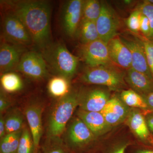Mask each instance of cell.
<instances>
[{
	"label": "cell",
	"mask_w": 153,
	"mask_h": 153,
	"mask_svg": "<svg viewBox=\"0 0 153 153\" xmlns=\"http://www.w3.org/2000/svg\"><path fill=\"white\" fill-rule=\"evenodd\" d=\"M22 130L7 134L0 142L1 153H17Z\"/></svg>",
	"instance_id": "603a6c76"
},
{
	"label": "cell",
	"mask_w": 153,
	"mask_h": 153,
	"mask_svg": "<svg viewBox=\"0 0 153 153\" xmlns=\"http://www.w3.org/2000/svg\"><path fill=\"white\" fill-rule=\"evenodd\" d=\"M79 105V93L70 92L60 98L50 115L48 123V135L59 137L66 129L67 123Z\"/></svg>",
	"instance_id": "3957f363"
},
{
	"label": "cell",
	"mask_w": 153,
	"mask_h": 153,
	"mask_svg": "<svg viewBox=\"0 0 153 153\" xmlns=\"http://www.w3.org/2000/svg\"><path fill=\"white\" fill-rule=\"evenodd\" d=\"M142 96L147 103L151 111L153 112V91L147 94L142 95Z\"/></svg>",
	"instance_id": "d6a6232c"
},
{
	"label": "cell",
	"mask_w": 153,
	"mask_h": 153,
	"mask_svg": "<svg viewBox=\"0 0 153 153\" xmlns=\"http://www.w3.org/2000/svg\"><path fill=\"white\" fill-rule=\"evenodd\" d=\"M131 109L121 100L117 97L110 99L101 111L107 123L111 127L114 126L125 121Z\"/></svg>",
	"instance_id": "4fadbf2b"
},
{
	"label": "cell",
	"mask_w": 153,
	"mask_h": 153,
	"mask_svg": "<svg viewBox=\"0 0 153 153\" xmlns=\"http://www.w3.org/2000/svg\"><path fill=\"white\" fill-rule=\"evenodd\" d=\"M126 121L127 125L137 137L143 141L153 145V137L142 113L137 109L131 110Z\"/></svg>",
	"instance_id": "2e32d148"
},
{
	"label": "cell",
	"mask_w": 153,
	"mask_h": 153,
	"mask_svg": "<svg viewBox=\"0 0 153 153\" xmlns=\"http://www.w3.org/2000/svg\"><path fill=\"white\" fill-rule=\"evenodd\" d=\"M137 153H153V151L142 150L139 151Z\"/></svg>",
	"instance_id": "74e56055"
},
{
	"label": "cell",
	"mask_w": 153,
	"mask_h": 153,
	"mask_svg": "<svg viewBox=\"0 0 153 153\" xmlns=\"http://www.w3.org/2000/svg\"><path fill=\"white\" fill-rule=\"evenodd\" d=\"M78 30L79 38L83 44L100 39L95 22L81 20Z\"/></svg>",
	"instance_id": "7402d4cb"
},
{
	"label": "cell",
	"mask_w": 153,
	"mask_h": 153,
	"mask_svg": "<svg viewBox=\"0 0 153 153\" xmlns=\"http://www.w3.org/2000/svg\"><path fill=\"white\" fill-rule=\"evenodd\" d=\"M140 12L138 10L134 11L127 20V25L129 29L134 33L140 31Z\"/></svg>",
	"instance_id": "f1b7e54d"
},
{
	"label": "cell",
	"mask_w": 153,
	"mask_h": 153,
	"mask_svg": "<svg viewBox=\"0 0 153 153\" xmlns=\"http://www.w3.org/2000/svg\"><path fill=\"white\" fill-rule=\"evenodd\" d=\"M25 114L30 126L36 152L38 149L42 134V110L38 105H30L26 108Z\"/></svg>",
	"instance_id": "ac0fdd59"
},
{
	"label": "cell",
	"mask_w": 153,
	"mask_h": 153,
	"mask_svg": "<svg viewBox=\"0 0 153 153\" xmlns=\"http://www.w3.org/2000/svg\"><path fill=\"white\" fill-rule=\"evenodd\" d=\"M100 39L106 44L116 36L118 21L107 5L102 4L101 13L95 22Z\"/></svg>",
	"instance_id": "8fae6325"
},
{
	"label": "cell",
	"mask_w": 153,
	"mask_h": 153,
	"mask_svg": "<svg viewBox=\"0 0 153 153\" xmlns=\"http://www.w3.org/2000/svg\"><path fill=\"white\" fill-rule=\"evenodd\" d=\"M77 116L86 125L96 137L105 134L111 128L101 112H93L79 109Z\"/></svg>",
	"instance_id": "e0dca14e"
},
{
	"label": "cell",
	"mask_w": 153,
	"mask_h": 153,
	"mask_svg": "<svg viewBox=\"0 0 153 153\" xmlns=\"http://www.w3.org/2000/svg\"><path fill=\"white\" fill-rule=\"evenodd\" d=\"M35 152V146L31 132L25 128L22 130L17 153H34Z\"/></svg>",
	"instance_id": "4316f807"
},
{
	"label": "cell",
	"mask_w": 153,
	"mask_h": 153,
	"mask_svg": "<svg viewBox=\"0 0 153 153\" xmlns=\"http://www.w3.org/2000/svg\"><path fill=\"white\" fill-rule=\"evenodd\" d=\"M10 105V102L4 93L1 91L0 95V111L3 112Z\"/></svg>",
	"instance_id": "1f68e13d"
},
{
	"label": "cell",
	"mask_w": 153,
	"mask_h": 153,
	"mask_svg": "<svg viewBox=\"0 0 153 153\" xmlns=\"http://www.w3.org/2000/svg\"><path fill=\"white\" fill-rule=\"evenodd\" d=\"M121 100L128 106L152 112L143 97L133 89L123 91L121 94Z\"/></svg>",
	"instance_id": "44dd1931"
},
{
	"label": "cell",
	"mask_w": 153,
	"mask_h": 153,
	"mask_svg": "<svg viewBox=\"0 0 153 153\" xmlns=\"http://www.w3.org/2000/svg\"><path fill=\"white\" fill-rule=\"evenodd\" d=\"M4 41L26 47L33 44L28 30L19 17L9 11L3 20Z\"/></svg>",
	"instance_id": "5b68a950"
},
{
	"label": "cell",
	"mask_w": 153,
	"mask_h": 153,
	"mask_svg": "<svg viewBox=\"0 0 153 153\" xmlns=\"http://www.w3.org/2000/svg\"><path fill=\"white\" fill-rule=\"evenodd\" d=\"M48 89L52 96L62 98L70 92L69 79L59 75L54 76L49 81Z\"/></svg>",
	"instance_id": "ffe728a7"
},
{
	"label": "cell",
	"mask_w": 153,
	"mask_h": 153,
	"mask_svg": "<svg viewBox=\"0 0 153 153\" xmlns=\"http://www.w3.org/2000/svg\"><path fill=\"white\" fill-rule=\"evenodd\" d=\"M2 87L8 92H15L22 89L23 83L22 79L18 74L12 72L3 74L1 77Z\"/></svg>",
	"instance_id": "cb8c5ba5"
},
{
	"label": "cell",
	"mask_w": 153,
	"mask_h": 153,
	"mask_svg": "<svg viewBox=\"0 0 153 153\" xmlns=\"http://www.w3.org/2000/svg\"><path fill=\"white\" fill-rule=\"evenodd\" d=\"M81 54L89 67L108 66L112 62L110 58L107 44L100 39L83 44Z\"/></svg>",
	"instance_id": "ba28073f"
},
{
	"label": "cell",
	"mask_w": 153,
	"mask_h": 153,
	"mask_svg": "<svg viewBox=\"0 0 153 153\" xmlns=\"http://www.w3.org/2000/svg\"><path fill=\"white\" fill-rule=\"evenodd\" d=\"M128 144L124 145L123 146L121 147L120 148L116 151L114 153H125V152L126 148L127 147Z\"/></svg>",
	"instance_id": "8d00e7d4"
},
{
	"label": "cell",
	"mask_w": 153,
	"mask_h": 153,
	"mask_svg": "<svg viewBox=\"0 0 153 153\" xmlns=\"http://www.w3.org/2000/svg\"><path fill=\"white\" fill-rule=\"evenodd\" d=\"M107 46L112 62L122 68L128 69L131 68V52L121 39L116 36L109 41Z\"/></svg>",
	"instance_id": "5bb4252c"
},
{
	"label": "cell",
	"mask_w": 153,
	"mask_h": 153,
	"mask_svg": "<svg viewBox=\"0 0 153 153\" xmlns=\"http://www.w3.org/2000/svg\"><path fill=\"white\" fill-rule=\"evenodd\" d=\"M109 94L101 88H92L79 93V109L93 112H101L109 100Z\"/></svg>",
	"instance_id": "30bf717a"
},
{
	"label": "cell",
	"mask_w": 153,
	"mask_h": 153,
	"mask_svg": "<svg viewBox=\"0 0 153 153\" xmlns=\"http://www.w3.org/2000/svg\"><path fill=\"white\" fill-rule=\"evenodd\" d=\"M140 31L149 39L150 35L151 28L149 21L147 17L141 13Z\"/></svg>",
	"instance_id": "4dcf8cb0"
},
{
	"label": "cell",
	"mask_w": 153,
	"mask_h": 153,
	"mask_svg": "<svg viewBox=\"0 0 153 153\" xmlns=\"http://www.w3.org/2000/svg\"><path fill=\"white\" fill-rule=\"evenodd\" d=\"M81 78L85 83L104 85L112 90H119L125 85L122 73L107 66L88 67Z\"/></svg>",
	"instance_id": "277c9868"
},
{
	"label": "cell",
	"mask_w": 153,
	"mask_h": 153,
	"mask_svg": "<svg viewBox=\"0 0 153 153\" xmlns=\"http://www.w3.org/2000/svg\"><path fill=\"white\" fill-rule=\"evenodd\" d=\"M24 118L21 112L14 111L5 119L6 134L22 130Z\"/></svg>",
	"instance_id": "484cf974"
},
{
	"label": "cell",
	"mask_w": 153,
	"mask_h": 153,
	"mask_svg": "<svg viewBox=\"0 0 153 153\" xmlns=\"http://www.w3.org/2000/svg\"><path fill=\"white\" fill-rule=\"evenodd\" d=\"M126 80L133 90L140 95L146 94L153 91V80L133 68L128 69Z\"/></svg>",
	"instance_id": "d6986e66"
},
{
	"label": "cell",
	"mask_w": 153,
	"mask_h": 153,
	"mask_svg": "<svg viewBox=\"0 0 153 153\" xmlns=\"http://www.w3.org/2000/svg\"><path fill=\"white\" fill-rule=\"evenodd\" d=\"M95 136L82 120L77 117L71 123L66 134V142L72 147H80L90 143Z\"/></svg>",
	"instance_id": "7c38bea8"
},
{
	"label": "cell",
	"mask_w": 153,
	"mask_h": 153,
	"mask_svg": "<svg viewBox=\"0 0 153 153\" xmlns=\"http://www.w3.org/2000/svg\"><path fill=\"white\" fill-rule=\"evenodd\" d=\"M47 68L41 53L27 51L22 56L16 70L33 79H41L48 76Z\"/></svg>",
	"instance_id": "8992f818"
},
{
	"label": "cell",
	"mask_w": 153,
	"mask_h": 153,
	"mask_svg": "<svg viewBox=\"0 0 153 153\" xmlns=\"http://www.w3.org/2000/svg\"><path fill=\"white\" fill-rule=\"evenodd\" d=\"M83 1L70 0L64 3L61 10V27L66 35L73 37L77 32L82 18Z\"/></svg>",
	"instance_id": "52a82bcc"
},
{
	"label": "cell",
	"mask_w": 153,
	"mask_h": 153,
	"mask_svg": "<svg viewBox=\"0 0 153 153\" xmlns=\"http://www.w3.org/2000/svg\"><path fill=\"white\" fill-rule=\"evenodd\" d=\"M138 10L149 19L150 25L151 32L148 39L153 41V4L147 1H146L140 5Z\"/></svg>",
	"instance_id": "83f0119b"
},
{
	"label": "cell",
	"mask_w": 153,
	"mask_h": 153,
	"mask_svg": "<svg viewBox=\"0 0 153 153\" xmlns=\"http://www.w3.org/2000/svg\"><path fill=\"white\" fill-rule=\"evenodd\" d=\"M46 153H67V152L62 147L55 146L49 149Z\"/></svg>",
	"instance_id": "d590c367"
},
{
	"label": "cell",
	"mask_w": 153,
	"mask_h": 153,
	"mask_svg": "<svg viewBox=\"0 0 153 153\" xmlns=\"http://www.w3.org/2000/svg\"><path fill=\"white\" fill-rule=\"evenodd\" d=\"M149 67L153 76V41L147 39L143 42Z\"/></svg>",
	"instance_id": "f546056e"
},
{
	"label": "cell",
	"mask_w": 153,
	"mask_h": 153,
	"mask_svg": "<svg viewBox=\"0 0 153 153\" xmlns=\"http://www.w3.org/2000/svg\"><path fill=\"white\" fill-rule=\"evenodd\" d=\"M122 41L128 47L131 52V68L145 74L153 80V76L148 65L143 43L133 40H122Z\"/></svg>",
	"instance_id": "9a60e30c"
},
{
	"label": "cell",
	"mask_w": 153,
	"mask_h": 153,
	"mask_svg": "<svg viewBox=\"0 0 153 153\" xmlns=\"http://www.w3.org/2000/svg\"><path fill=\"white\" fill-rule=\"evenodd\" d=\"M26 47L2 41L0 47V69L4 74L16 69Z\"/></svg>",
	"instance_id": "9c48e42d"
},
{
	"label": "cell",
	"mask_w": 153,
	"mask_h": 153,
	"mask_svg": "<svg viewBox=\"0 0 153 153\" xmlns=\"http://www.w3.org/2000/svg\"><path fill=\"white\" fill-rule=\"evenodd\" d=\"M47 66L57 75L70 79L76 73L78 64L77 57L60 42H52L41 51Z\"/></svg>",
	"instance_id": "7a4b0ae2"
},
{
	"label": "cell",
	"mask_w": 153,
	"mask_h": 153,
	"mask_svg": "<svg viewBox=\"0 0 153 153\" xmlns=\"http://www.w3.org/2000/svg\"><path fill=\"white\" fill-rule=\"evenodd\" d=\"M146 114L145 117L148 128L150 131L153 133V112L147 113Z\"/></svg>",
	"instance_id": "836d02e7"
},
{
	"label": "cell",
	"mask_w": 153,
	"mask_h": 153,
	"mask_svg": "<svg viewBox=\"0 0 153 153\" xmlns=\"http://www.w3.org/2000/svg\"><path fill=\"white\" fill-rule=\"evenodd\" d=\"M10 11L17 16L27 28L33 43L41 51L52 43L51 6L42 0H23L7 2Z\"/></svg>",
	"instance_id": "6da1fadb"
},
{
	"label": "cell",
	"mask_w": 153,
	"mask_h": 153,
	"mask_svg": "<svg viewBox=\"0 0 153 153\" xmlns=\"http://www.w3.org/2000/svg\"><path fill=\"white\" fill-rule=\"evenodd\" d=\"M147 1L149 2L150 3H151V4H153V0H148Z\"/></svg>",
	"instance_id": "f35d334b"
},
{
	"label": "cell",
	"mask_w": 153,
	"mask_h": 153,
	"mask_svg": "<svg viewBox=\"0 0 153 153\" xmlns=\"http://www.w3.org/2000/svg\"><path fill=\"white\" fill-rule=\"evenodd\" d=\"M6 135V130L5 119L2 117L0 118V138L1 139L3 138Z\"/></svg>",
	"instance_id": "e575fe53"
},
{
	"label": "cell",
	"mask_w": 153,
	"mask_h": 153,
	"mask_svg": "<svg viewBox=\"0 0 153 153\" xmlns=\"http://www.w3.org/2000/svg\"><path fill=\"white\" fill-rule=\"evenodd\" d=\"M102 4L97 0L83 1L81 20L96 22L101 13Z\"/></svg>",
	"instance_id": "d4e9b609"
}]
</instances>
